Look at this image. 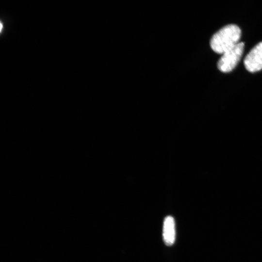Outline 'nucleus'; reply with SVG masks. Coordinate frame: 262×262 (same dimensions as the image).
Here are the masks:
<instances>
[{
  "mask_svg": "<svg viewBox=\"0 0 262 262\" xmlns=\"http://www.w3.org/2000/svg\"><path fill=\"white\" fill-rule=\"evenodd\" d=\"M244 63L249 72H255L262 69V42L250 50L246 56Z\"/></svg>",
  "mask_w": 262,
  "mask_h": 262,
  "instance_id": "7ed1b4c3",
  "label": "nucleus"
},
{
  "mask_svg": "<svg viewBox=\"0 0 262 262\" xmlns=\"http://www.w3.org/2000/svg\"><path fill=\"white\" fill-rule=\"evenodd\" d=\"M241 34L238 26L227 25L213 35L210 40L211 47L216 53L222 54L239 43Z\"/></svg>",
  "mask_w": 262,
  "mask_h": 262,
  "instance_id": "f257e3e1",
  "label": "nucleus"
},
{
  "mask_svg": "<svg viewBox=\"0 0 262 262\" xmlns=\"http://www.w3.org/2000/svg\"><path fill=\"white\" fill-rule=\"evenodd\" d=\"M244 48V43L239 42L222 54L217 63V67L222 72L231 71L239 61Z\"/></svg>",
  "mask_w": 262,
  "mask_h": 262,
  "instance_id": "f03ea898",
  "label": "nucleus"
},
{
  "mask_svg": "<svg viewBox=\"0 0 262 262\" xmlns=\"http://www.w3.org/2000/svg\"><path fill=\"white\" fill-rule=\"evenodd\" d=\"M175 234L174 219L172 216H167L164 220L163 226V238L166 245L170 246L174 244Z\"/></svg>",
  "mask_w": 262,
  "mask_h": 262,
  "instance_id": "20e7f679",
  "label": "nucleus"
}]
</instances>
